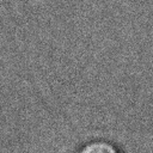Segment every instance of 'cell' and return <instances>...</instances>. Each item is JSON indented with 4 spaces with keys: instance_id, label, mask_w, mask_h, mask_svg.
Returning <instances> with one entry per match:
<instances>
[{
    "instance_id": "1",
    "label": "cell",
    "mask_w": 153,
    "mask_h": 153,
    "mask_svg": "<svg viewBox=\"0 0 153 153\" xmlns=\"http://www.w3.org/2000/svg\"><path fill=\"white\" fill-rule=\"evenodd\" d=\"M74 153H122V151L115 141L105 137H96L82 142Z\"/></svg>"
}]
</instances>
